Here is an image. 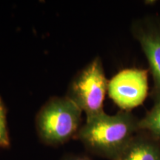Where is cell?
<instances>
[{
  "instance_id": "obj_2",
  "label": "cell",
  "mask_w": 160,
  "mask_h": 160,
  "mask_svg": "<svg viewBox=\"0 0 160 160\" xmlns=\"http://www.w3.org/2000/svg\"><path fill=\"white\" fill-rule=\"evenodd\" d=\"M82 113L66 96L49 99L35 119L40 140L47 145L59 146L75 139L82 125Z\"/></svg>"
},
{
  "instance_id": "obj_7",
  "label": "cell",
  "mask_w": 160,
  "mask_h": 160,
  "mask_svg": "<svg viewBox=\"0 0 160 160\" xmlns=\"http://www.w3.org/2000/svg\"><path fill=\"white\" fill-rule=\"evenodd\" d=\"M139 128L160 139V99L153 102L151 109L139 119Z\"/></svg>"
},
{
  "instance_id": "obj_4",
  "label": "cell",
  "mask_w": 160,
  "mask_h": 160,
  "mask_svg": "<svg viewBox=\"0 0 160 160\" xmlns=\"http://www.w3.org/2000/svg\"><path fill=\"white\" fill-rule=\"evenodd\" d=\"M149 73L147 69L126 68L109 80L108 93L121 111H131L145 102L149 92Z\"/></svg>"
},
{
  "instance_id": "obj_8",
  "label": "cell",
  "mask_w": 160,
  "mask_h": 160,
  "mask_svg": "<svg viewBox=\"0 0 160 160\" xmlns=\"http://www.w3.org/2000/svg\"><path fill=\"white\" fill-rule=\"evenodd\" d=\"M11 145V139L7 125V112L5 104L0 97V148H7Z\"/></svg>"
},
{
  "instance_id": "obj_5",
  "label": "cell",
  "mask_w": 160,
  "mask_h": 160,
  "mask_svg": "<svg viewBox=\"0 0 160 160\" xmlns=\"http://www.w3.org/2000/svg\"><path fill=\"white\" fill-rule=\"evenodd\" d=\"M131 31L148 62L153 79L151 98L156 102L160 99V17L146 15L135 20Z\"/></svg>"
},
{
  "instance_id": "obj_1",
  "label": "cell",
  "mask_w": 160,
  "mask_h": 160,
  "mask_svg": "<svg viewBox=\"0 0 160 160\" xmlns=\"http://www.w3.org/2000/svg\"><path fill=\"white\" fill-rule=\"evenodd\" d=\"M139 119L131 111H120L111 115L105 111L86 118L75 139L92 154L118 160L139 132Z\"/></svg>"
},
{
  "instance_id": "obj_3",
  "label": "cell",
  "mask_w": 160,
  "mask_h": 160,
  "mask_svg": "<svg viewBox=\"0 0 160 160\" xmlns=\"http://www.w3.org/2000/svg\"><path fill=\"white\" fill-rule=\"evenodd\" d=\"M108 82L102 61L97 57L75 75L66 97L85 113L86 118L93 117L105 111L104 101Z\"/></svg>"
},
{
  "instance_id": "obj_6",
  "label": "cell",
  "mask_w": 160,
  "mask_h": 160,
  "mask_svg": "<svg viewBox=\"0 0 160 160\" xmlns=\"http://www.w3.org/2000/svg\"><path fill=\"white\" fill-rule=\"evenodd\" d=\"M118 160H160V139L139 131Z\"/></svg>"
},
{
  "instance_id": "obj_9",
  "label": "cell",
  "mask_w": 160,
  "mask_h": 160,
  "mask_svg": "<svg viewBox=\"0 0 160 160\" xmlns=\"http://www.w3.org/2000/svg\"><path fill=\"white\" fill-rule=\"evenodd\" d=\"M62 160H91L88 157L85 155L70 154L66 156Z\"/></svg>"
}]
</instances>
